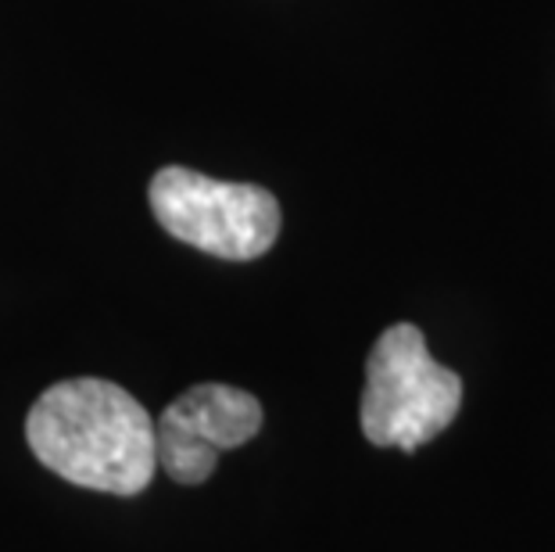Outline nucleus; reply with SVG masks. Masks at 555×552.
<instances>
[{
    "label": "nucleus",
    "instance_id": "3",
    "mask_svg": "<svg viewBox=\"0 0 555 552\" xmlns=\"http://www.w3.org/2000/svg\"><path fill=\"white\" fill-rule=\"evenodd\" d=\"M151 213L176 241L230 262H251L280 238V205L266 187L222 183L183 166L155 172Z\"/></svg>",
    "mask_w": 555,
    "mask_h": 552
},
{
    "label": "nucleus",
    "instance_id": "4",
    "mask_svg": "<svg viewBox=\"0 0 555 552\" xmlns=\"http://www.w3.org/2000/svg\"><path fill=\"white\" fill-rule=\"evenodd\" d=\"M262 431V402L230 384H197L165 406L155 424V460L176 485H205L222 452Z\"/></svg>",
    "mask_w": 555,
    "mask_h": 552
},
{
    "label": "nucleus",
    "instance_id": "1",
    "mask_svg": "<svg viewBox=\"0 0 555 552\" xmlns=\"http://www.w3.org/2000/svg\"><path fill=\"white\" fill-rule=\"evenodd\" d=\"M33 455L68 485L140 496L155 477V420L126 387L101 377L62 381L26 416Z\"/></svg>",
    "mask_w": 555,
    "mask_h": 552
},
{
    "label": "nucleus",
    "instance_id": "2",
    "mask_svg": "<svg viewBox=\"0 0 555 552\" xmlns=\"http://www.w3.org/2000/svg\"><path fill=\"white\" fill-rule=\"evenodd\" d=\"M459 406L463 377L430 356L420 326L395 323L376 337L362 391V434L376 449L416 452L452 424Z\"/></svg>",
    "mask_w": 555,
    "mask_h": 552
}]
</instances>
